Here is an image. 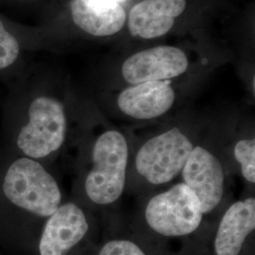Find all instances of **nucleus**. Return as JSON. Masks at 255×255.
<instances>
[{
  "instance_id": "obj_1",
  "label": "nucleus",
  "mask_w": 255,
  "mask_h": 255,
  "mask_svg": "<svg viewBox=\"0 0 255 255\" xmlns=\"http://www.w3.org/2000/svg\"><path fill=\"white\" fill-rule=\"evenodd\" d=\"M130 150L127 136L116 128L102 131L95 139L91 168L84 181L87 198L99 206H110L125 191Z\"/></svg>"
},
{
  "instance_id": "obj_2",
  "label": "nucleus",
  "mask_w": 255,
  "mask_h": 255,
  "mask_svg": "<svg viewBox=\"0 0 255 255\" xmlns=\"http://www.w3.org/2000/svg\"><path fill=\"white\" fill-rule=\"evenodd\" d=\"M197 144L195 135L181 127L170 128L140 145L132 159L133 170L149 185L173 182Z\"/></svg>"
},
{
  "instance_id": "obj_3",
  "label": "nucleus",
  "mask_w": 255,
  "mask_h": 255,
  "mask_svg": "<svg viewBox=\"0 0 255 255\" xmlns=\"http://www.w3.org/2000/svg\"><path fill=\"white\" fill-rule=\"evenodd\" d=\"M3 192L11 203L42 218L50 217L62 202L54 177L31 158H20L9 166Z\"/></svg>"
},
{
  "instance_id": "obj_4",
  "label": "nucleus",
  "mask_w": 255,
  "mask_h": 255,
  "mask_svg": "<svg viewBox=\"0 0 255 255\" xmlns=\"http://www.w3.org/2000/svg\"><path fill=\"white\" fill-rule=\"evenodd\" d=\"M143 214L147 226L166 237L191 235L200 228L204 216L197 196L183 182L150 197Z\"/></svg>"
},
{
  "instance_id": "obj_5",
  "label": "nucleus",
  "mask_w": 255,
  "mask_h": 255,
  "mask_svg": "<svg viewBox=\"0 0 255 255\" xmlns=\"http://www.w3.org/2000/svg\"><path fill=\"white\" fill-rule=\"evenodd\" d=\"M67 121L64 105L50 97H39L28 109V122L17 138L19 149L31 159H43L64 145Z\"/></svg>"
},
{
  "instance_id": "obj_6",
  "label": "nucleus",
  "mask_w": 255,
  "mask_h": 255,
  "mask_svg": "<svg viewBox=\"0 0 255 255\" xmlns=\"http://www.w3.org/2000/svg\"><path fill=\"white\" fill-rule=\"evenodd\" d=\"M180 175L182 182L197 196L204 216L219 207L224 198L226 172L220 158L212 149L197 144Z\"/></svg>"
},
{
  "instance_id": "obj_7",
  "label": "nucleus",
  "mask_w": 255,
  "mask_h": 255,
  "mask_svg": "<svg viewBox=\"0 0 255 255\" xmlns=\"http://www.w3.org/2000/svg\"><path fill=\"white\" fill-rule=\"evenodd\" d=\"M188 59L182 49L156 46L137 52L122 65V76L130 85L143 82L170 81L186 72Z\"/></svg>"
},
{
  "instance_id": "obj_8",
  "label": "nucleus",
  "mask_w": 255,
  "mask_h": 255,
  "mask_svg": "<svg viewBox=\"0 0 255 255\" xmlns=\"http://www.w3.org/2000/svg\"><path fill=\"white\" fill-rule=\"evenodd\" d=\"M89 230L83 210L73 202L61 204L48 217L39 242L40 255H67Z\"/></svg>"
},
{
  "instance_id": "obj_9",
  "label": "nucleus",
  "mask_w": 255,
  "mask_h": 255,
  "mask_svg": "<svg viewBox=\"0 0 255 255\" xmlns=\"http://www.w3.org/2000/svg\"><path fill=\"white\" fill-rule=\"evenodd\" d=\"M176 101L170 81L143 82L130 85L118 97V107L129 119L153 120L168 113Z\"/></svg>"
},
{
  "instance_id": "obj_10",
  "label": "nucleus",
  "mask_w": 255,
  "mask_h": 255,
  "mask_svg": "<svg viewBox=\"0 0 255 255\" xmlns=\"http://www.w3.org/2000/svg\"><path fill=\"white\" fill-rule=\"evenodd\" d=\"M255 230V199L235 201L223 213L214 241L217 255H239Z\"/></svg>"
},
{
  "instance_id": "obj_11",
  "label": "nucleus",
  "mask_w": 255,
  "mask_h": 255,
  "mask_svg": "<svg viewBox=\"0 0 255 255\" xmlns=\"http://www.w3.org/2000/svg\"><path fill=\"white\" fill-rule=\"evenodd\" d=\"M185 7V0H143L129 11V32L143 39L163 36L172 28L175 19Z\"/></svg>"
},
{
  "instance_id": "obj_12",
  "label": "nucleus",
  "mask_w": 255,
  "mask_h": 255,
  "mask_svg": "<svg viewBox=\"0 0 255 255\" xmlns=\"http://www.w3.org/2000/svg\"><path fill=\"white\" fill-rule=\"evenodd\" d=\"M74 23L93 36H110L123 27L127 14L116 0H72Z\"/></svg>"
},
{
  "instance_id": "obj_13",
  "label": "nucleus",
  "mask_w": 255,
  "mask_h": 255,
  "mask_svg": "<svg viewBox=\"0 0 255 255\" xmlns=\"http://www.w3.org/2000/svg\"><path fill=\"white\" fill-rule=\"evenodd\" d=\"M233 156L242 177L251 184L255 183V138H239L233 146Z\"/></svg>"
},
{
  "instance_id": "obj_14",
  "label": "nucleus",
  "mask_w": 255,
  "mask_h": 255,
  "mask_svg": "<svg viewBox=\"0 0 255 255\" xmlns=\"http://www.w3.org/2000/svg\"><path fill=\"white\" fill-rule=\"evenodd\" d=\"M20 52L18 41L5 28L0 20V69L13 64Z\"/></svg>"
},
{
  "instance_id": "obj_15",
  "label": "nucleus",
  "mask_w": 255,
  "mask_h": 255,
  "mask_svg": "<svg viewBox=\"0 0 255 255\" xmlns=\"http://www.w3.org/2000/svg\"><path fill=\"white\" fill-rule=\"evenodd\" d=\"M99 255H146L134 242L126 239L108 241L101 248Z\"/></svg>"
},
{
  "instance_id": "obj_16",
  "label": "nucleus",
  "mask_w": 255,
  "mask_h": 255,
  "mask_svg": "<svg viewBox=\"0 0 255 255\" xmlns=\"http://www.w3.org/2000/svg\"><path fill=\"white\" fill-rule=\"evenodd\" d=\"M116 1H118V2H119V3H120V2H121V1H123V0H116Z\"/></svg>"
}]
</instances>
